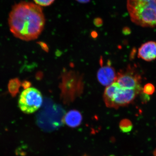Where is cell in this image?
<instances>
[{"mask_svg": "<svg viewBox=\"0 0 156 156\" xmlns=\"http://www.w3.org/2000/svg\"><path fill=\"white\" fill-rule=\"evenodd\" d=\"M8 22L14 36L30 41L37 38L41 34L45 18L41 7L30 2H21L12 7Z\"/></svg>", "mask_w": 156, "mask_h": 156, "instance_id": "6da1fadb", "label": "cell"}, {"mask_svg": "<svg viewBox=\"0 0 156 156\" xmlns=\"http://www.w3.org/2000/svg\"><path fill=\"white\" fill-rule=\"evenodd\" d=\"M131 21L142 27L156 26V0H127Z\"/></svg>", "mask_w": 156, "mask_h": 156, "instance_id": "7a4b0ae2", "label": "cell"}, {"mask_svg": "<svg viewBox=\"0 0 156 156\" xmlns=\"http://www.w3.org/2000/svg\"><path fill=\"white\" fill-rule=\"evenodd\" d=\"M143 88L128 89L122 88L116 82L108 86L104 93V100L106 106L118 108L132 103L142 91Z\"/></svg>", "mask_w": 156, "mask_h": 156, "instance_id": "3957f363", "label": "cell"}, {"mask_svg": "<svg viewBox=\"0 0 156 156\" xmlns=\"http://www.w3.org/2000/svg\"><path fill=\"white\" fill-rule=\"evenodd\" d=\"M43 96L41 92L34 87L24 90L20 95L18 106L20 110L27 114L33 113L42 106Z\"/></svg>", "mask_w": 156, "mask_h": 156, "instance_id": "277c9868", "label": "cell"}, {"mask_svg": "<svg viewBox=\"0 0 156 156\" xmlns=\"http://www.w3.org/2000/svg\"><path fill=\"white\" fill-rule=\"evenodd\" d=\"M141 77L136 71L129 67L126 71H121L117 75L115 82L122 88L128 89H141Z\"/></svg>", "mask_w": 156, "mask_h": 156, "instance_id": "5b68a950", "label": "cell"}, {"mask_svg": "<svg viewBox=\"0 0 156 156\" xmlns=\"http://www.w3.org/2000/svg\"><path fill=\"white\" fill-rule=\"evenodd\" d=\"M117 75L114 69L110 66L101 67L97 73L98 80L101 85L108 86L115 82Z\"/></svg>", "mask_w": 156, "mask_h": 156, "instance_id": "8992f818", "label": "cell"}, {"mask_svg": "<svg viewBox=\"0 0 156 156\" xmlns=\"http://www.w3.org/2000/svg\"><path fill=\"white\" fill-rule=\"evenodd\" d=\"M138 56L146 61L156 59V42L149 41L141 45L138 50Z\"/></svg>", "mask_w": 156, "mask_h": 156, "instance_id": "52a82bcc", "label": "cell"}, {"mask_svg": "<svg viewBox=\"0 0 156 156\" xmlns=\"http://www.w3.org/2000/svg\"><path fill=\"white\" fill-rule=\"evenodd\" d=\"M82 119L83 117L80 112L73 110L65 115L63 121L67 126L71 128H76L80 125Z\"/></svg>", "mask_w": 156, "mask_h": 156, "instance_id": "ba28073f", "label": "cell"}, {"mask_svg": "<svg viewBox=\"0 0 156 156\" xmlns=\"http://www.w3.org/2000/svg\"><path fill=\"white\" fill-rule=\"evenodd\" d=\"M21 85V82L18 78H14L9 81L8 89L12 97H15L18 94Z\"/></svg>", "mask_w": 156, "mask_h": 156, "instance_id": "9c48e42d", "label": "cell"}, {"mask_svg": "<svg viewBox=\"0 0 156 156\" xmlns=\"http://www.w3.org/2000/svg\"><path fill=\"white\" fill-rule=\"evenodd\" d=\"M155 89L154 86L151 83L146 84L142 89L143 92L148 95H152L155 92Z\"/></svg>", "mask_w": 156, "mask_h": 156, "instance_id": "30bf717a", "label": "cell"}, {"mask_svg": "<svg viewBox=\"0 0 156 156\" xmlns=\"http://www.w3.org/2000/svg\"><path fill=\"white\" fill-rule=\"evenodd\" d=\"M55 0H34V3L41 7H48L50 6Z\"/></svg>", "mask_w": 156, "mask_h": 156, "instance_id": "8fae6325", "label": "cell"}, {"mask_svg": "<svg viewBox=\"0 0 156 156\" xmlns=\"http://www.w3.org/2000/svg\"><path fill=\"white\" fill-rule=\"evenodd\" d=\"M121 126H122V128H126L127 130H128V128L131 129V127H132L131 122L127 119L123 120L121 122Z\"/></svg>", "mask_w": 156, "mask_h": 156, "instance_id": "7c38bea8", "label": "cell"}, {"mask_svg": "<svg viewBox=\"0 0 156 156\" xmlns=\"http://www.w3.org/2000/svg\"><path fill=\"white\" fill-rule=\"evenodd\" d=\"M94 24L97 27H100L102 25V21L101 18H97L94 20Z\"/></svg>", "mask_w": 156, "mask_h": 156, "instance_id": "4fadbf2b", "label": "cell"}, {"mask_svg": "<svg viewBox=\"0 0 156 156\" xmlns=\"http://www.w3.org/2000/svg\"><path fill=\"white\" fill-rule=\"evenodd\" d=\"M122 32L124 34L128 35L131 34V30L129 27H125L123 29Z\"/></svg>", "mask_w": 156, "mask_h": 156, "instance_id": "5bb4252c", "label": "cell"}, {"mask_svg": "<svg viewBox=\"0 0 156 156\" xmlns=\"http://www.w3.org/2000/svg\"><path fill=\"white\" fill-rule=\"evenodd\" d=\"M23 87H25V89L29 88L30 86V83L27 81H25L22 84Z\"/></svg>", "mask_w": 156, "mask_h": 156, "instance_id": "9a60e30c", "label": "cell"}, {"mask_svg": "<svg viewBox=\"0 0 156 156\" xmlns=\"http://www.w3.org/2000/svg\"><path fill=\"white\" fill-rule=\"evenodd\" d=\"M76 1L81 4H87L90 2V0H76Z\"/></svg>", "mask_w": 156, "mask_h": 156, "instance_id": "2e32d148", "label": "cell"}]
</instances>
